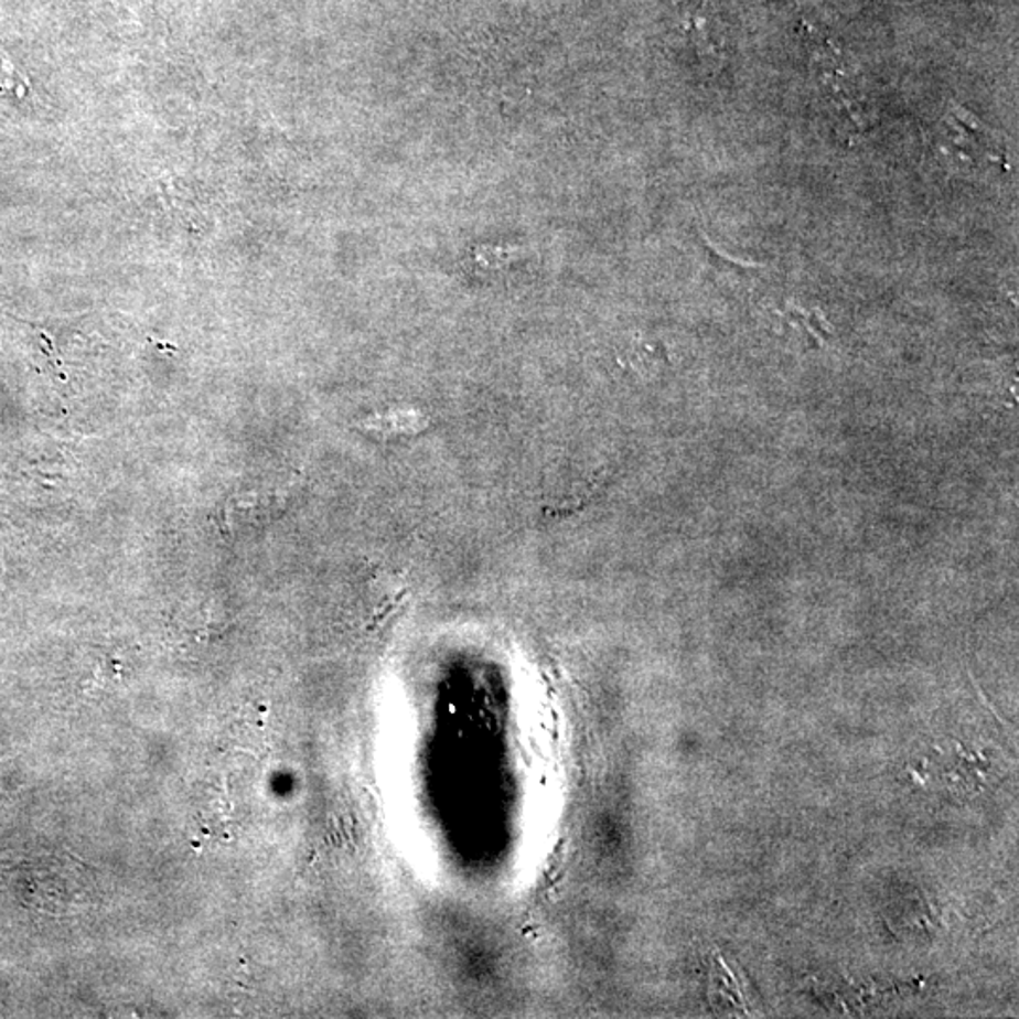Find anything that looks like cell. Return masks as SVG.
I'll use <instances>...</instances> for the list:
<instances>
[{
  "label": "cell",
  "instance_id": "cell-1",
  "mask_svg": "<svg viewBox=\"0 0 1019 1019\" xmlns=\"http://www.w3.org/2000/svg\"><path fill=\"white\" fill-rule=\"evenodd\" d=\"M822 95L825 118L844 144H861L880 124L875 100L865 93L857 79L822 89Z\"/></svg>",
  "mask_w": 1019,
  "mask_h": 1019
},
{
  "label": "cell",
  "instance_id": "cell-2",
  "mask_svg": "<svg viewBox=\"0 0 1019 1019\" xmlns=\"http://www.w3.org/2000/svg\"><path fill=\"white\" fill-rule=\"evenodd\" d=\"M941 151L961 167H978L984 159L997 158L995 142L970 111L955 108L938 125Z\"/></svg>",
  "mask_w": 1019,
  "mask_h": 1019
},
{
  "label": "cell",
  "instance_id": "cell-3",
  "mask_svg": "<svg viewBox=\"0 0 1019 1019\" xmlns=\"http://www.w3.org/2000/svg\"><path fill=\"white\" fill-rule=\"evenodd\" d=\"M427 427L429 418L414 408H395L366 421V431L386 440L418 437Z\"/></svg>",
  "mask_w": 1019,
  "mask_h": 1019
}]
</instances>
